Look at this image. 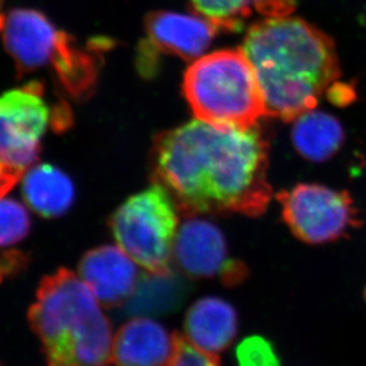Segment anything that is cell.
I'll list each match as a JSON object with an SVG mask.
<instances>
[{
    "label": "cell",
    "instance_id": "cell-20",
    "mask_svg": "<svg viewBox=\"0 0 366 366\" xmlns=\"http://www.w3.org/2000/svg\"><path fill=\"white\" fill-rule=\"evenodd\" d=\"M170 366H220L218 357L192 345L184 335H177V349Z\"/></svg>",
    "mask_w": 366,
    "mask_h": 366
},
{
    "label": "cell",
    "instance_id": "cell-14",
    "mask_svg": "<svg viewBox=\"0 0 366 366\" xmlns=\"http://www.w3.org/2000/svg\"><path fill=\"white\" fill-rule=\"evenodd\" d=\"M21 193L29 207L44 218L64 214L75 197L71 179L50 164L31 167L23 177Z\"/></svg>",
    "mask_w": 366,
    "mask_h": 366
},
{
    "label": "cell",
    "instance_id": "cell-2",
    "mask_svg": "<svg viewBox=\"0 0 366 366\" xmlns=\"http://www.w3.org/2000/svg\"><path fill=\"white\" fill-rule=\"evenodd\" d=\"M268 116L294 120L315 109L340 78L335 43L301 18L269 17L249 29L243 43Z\"/></svg>",
    "mask_w": 366,
    "mask_h": 366
},
{
    "label": "cell",
    "instance_id": "cell-11",
    "mask_svg": "<svg viewBox=\"0 0 366 366\" xmlns=\"http://www.w3.org/2000/svg\"><path fill=\"white\" fill-rule=\"evenodd\" d=\"M138 265L118 245L91 250L79 264V276L104 308H116L134 295L141 281Z\"/></svg>",
    "mask_w": 366,
    "mask_h": 366
},
{
    "label": "cell",
    "instance_id": "cell-10",
    "mask_svg": "<svg viewBox=\"0 0 366 366\" xmlns=\"http://www.w3.org/2000/svg\"><path fill=\"white\" fill-rule=\"evenodd\" d=\"M64 34L39 11L16 9L4 25V46L23 75L50 66Z\"/></svg>",
    "mask_w": 366,
    "mask_h": 366
},
{
    "label": "cell",
    "instance_id": "cell-23",
    "mask_svg": "<svg viewBox=\"0 0 366 366\" xmlns=\"http://www.w3.org/2000/svg\"><path fill=\"white\" fill-rule=\"evenodd\" d=\"M0 366H1V365H0Z\"/></svg>",
    "mask_w": 366,
    "mask_h": 366
},
{
    "label": "cell",
    "instance_id": "cell-4",
    "mask_svg": "<svg viewBox=\"0 0 366 366\" xmlns=\"http://www.w3.org/2000/svg\"><path fill=\"white\" fill-rule=\"evenodd\" d=\"M183 93L197 119L222 127H254L267 114L254 67L243 49L218 50L190 64Z\"/></svg>",
    "mask_w": 366,
    "mask_h": 366
},
{
    "label": "cell",
    "instance_id": "cell-16",
    "mask_svg": "<svg viewBox=\"0 0 366 366\" xmlns=\"http://www.w3.org/2000/svg\"><path fill=\"white\" fill-rule=\"evenodd\" d=\"M95 50L81 49L75 39L64 34L50 67L61 89L75 100H85L95 89L99 76Z\"/></svg>",
    "mask_w": 366,
    "mask_h": 366
},
{
    "label": "cell",
    "instance_id": "cell-21",
    "mask_svg": "<svg viewBox=\"0 0 366 366\" xmlns=\"http://www.w3.org/2000/svg\"><path fill=\"white\" fill-rule=\"evenodd\" d=\"M4 0H0V31H3L4 25H5V21L6 18L3 14Z\"/></svg>",
    "mask_w": 366,
    "mask_h": 366
},
{
    "label": "cell",
    "instance_id": "cell-6",
    "mask_svg": "<svg viewBox=\"0 0 366 366\" xmlns=\"http://www.w3.org/2000/svg\"><path fill=\"white\" fill-rule=\"evenodd\" d=\"M42 84L31 81L0 97V197H5L39 159L53 111Z\"/></svg>",
    "mask_w": 366,
    "mask_h": 366
},
{
    "label": "cell",
    "instance_id": "cell-7",
    "mask_svg": "<svg viewBox=\"0 0 366 366\" xmlns=\"http://www.w3.org/2000/svg\"><path fill=\"white\" fill-rule=\"evenodd\" d=\"M282 215L296 238L324 244L345 236L360 219L352 197L315 183H300L277 195Z\"/></svg>",
    "mask_w": 366,
    "mask_h": 366
},
{
    "label": "cell",
    "instance_id": "cell-5",
    "mask_svg": "<svg viewBox=\"0 0 366 366\" xmlns=\"http://www.w3.org/2000/svg\"><path fill=\"white\" fill-rule=\"evenodd\" d=\"M179 207L159 183L129 197L109 219L117 245L149 274L172 272Z\"/></svg>",
    "mask_w": 366,
    "mask_h": 366
},
{
    "label": "cell",
    "instance_id": "cell-3",
    "mask_svg": "<svg viewBox=\"0 0 366 366\" xmlns=\"http://www.w3.org/2000/svg\"><path fill=\"white\" fill-rule=\"evenodd\" d=\"M48 366H111L112 326L81 277L68 269L43 278L29 310Z\"/></svg>",
    "mask_w": 366,
    "mask_h": 366
},
{
    "label": "cell",
    "instance_id": "cell-19",
    "mask_svg": "<svg viewBox=\"0 0 366 366\" xmlns=\"http://www.w3.org/2000/svg\"><path fill=\"white\" fill-rule=\"evenodd\" d=\"M239 366H280V360L272 344L261 337H250L237 349Z\"/></svg>",
    "mask_w": 366,
    "mask_h": 366
},
{
    "label": "cell",
    "instance_id": "cell-17",
    "mask_svg": "<svg viewBox=\"0 0 366 366\" xmlns=\"http://www.w3.org/2000/svg\"><path fill=\"white\" fill-rule=\"evenodd\" d=\"M197 14L220 30H238L254 10V0H189Z\"/></svg>",
    "mask_w": 366,
    "mask_h": 366
},
{
    "label": "cell",
    "instance_id": "cell-9",
    "mask_svg": "<svg viewBox=\"0 0 366 366\" xmlns=\"http://www.w3.org/2000/svg\"><path fill=\"white\" fill-rule=\"evenodd\" d=\"M173 261L189 277L219 278L233 285L247 276L245 267L229 257L222 231L202 219H189L179 227Z\"/></svg>",
    "mask_w": 366,
    "mask_h": 366
},
{
    "label": "cell",
    "instance_id": "cell-12",
    "mask_svg": "<svg viewBox=\"0 0 366 366\" xmlns=\"http://www.w3.org/2000/svg\"><path fill=\"white\" fill-rule=\"evenodd\" d=\"M177 349V333L150 317H134L119 328L113 342L116 366H170Z\"/></svg>",
    "mask_w": 366,
    "mask_h": 366
},
{
    "label": "cell",
    "instance_id": "cell-13",
    "mask_svg": "<svg viewBox=\"0 0 366 366\" xmlns=\"http://www.w3.org/2000/svg\"><path fill=\"white\" fill-rule=\"evenodd\" d=\"M237 328L234 308L224 300L209 296L197 300L188 310L183 335L197 349L217 356L232 344Z\"/></svg>",
    "mask_w": 366,
    "mask_h": 366
},
{
    "label": "cell",
    "instance_id": "cell-22",
    "mask_svg": "<svg viewBox=\"0 0 366 366\" xmlns=\"http://www.w3.org/2000/svg\"><path fill=\"white\" fill-rule=\"evenodd\" d=\"M365 300H366V289H365Z\"/></svg>",
    "mask_w": 366,
    "mask_h": 366
},
{
    "label": "cell",
    "instance_id": "cell-8",
    "mask_svg": "<svg viewBox=\"0 0 366 366\" xmlns=\"http://www.w3.org/2000/svg\"><path fill=\"white\" fill-rule=\"evenodd\" d=\"M220 29L202 16L155 11L147 16V42L138 50L139 71L148 75L155 68L156 53L183 60H197L211 46Z\"/></svg>",
    "mask_w": 366,
    "mask_h": 366
},
{
    "label": "cell",
    "instance_id": "cell-15",
    "mask_svg": "<svg viewBox=\"0 0 366 366\" xmlns=\"http://www.w3.org/2000/svg\"><path fill=\"white\" fill-rule=\"evenodd\" d=\"M345 132L328 113L310 109L294 119L292 144L300 155L312 162H325L342 148Z\"/></svg>",
    "mask_w": 366,
    "mask_h": 366
},
{
    "label": "cell",
    "instance_id": "cell-1",
    "mask_svg": "<svg viewBox=\"0 0 366 366\" xmlns=\"http://www.w3.org/2000/svg\"><path fill=\"white\" fill-rule=\"evenodd\" d=\"M268 167V142L258 129L197 118L157 134L150 152L152 179L188 215L264 213L272 193Z\"/></svg>",
    "mask_w": 366,
    "mask_h": 366
},
{
    "label": "cell",
    "instance_id": "cell-18",
    "mask_svg": "<svg viewBox=\"0 0 366 366\" xmlns=\"http://www.w3.org/2000/svg\"><path fill=\"white\" fill-rule=\"evenodd\" d=\"M30 217L23 204L0 197V249L14 247L28 236Z\"/></svg>",
    "mask_w": 366,
    "mask_h": 366
}]
</instances>
